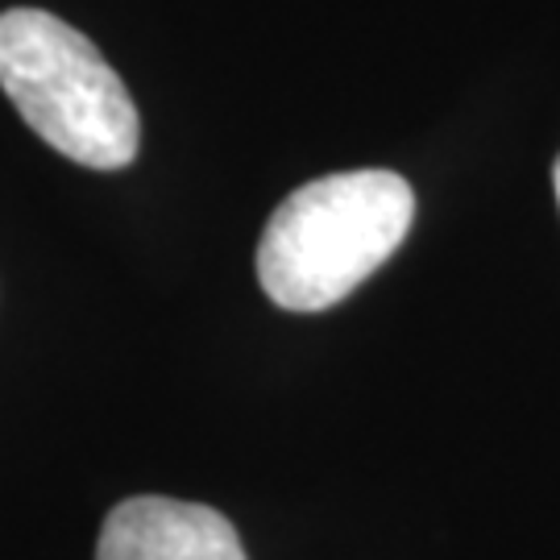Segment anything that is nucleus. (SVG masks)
<instances>
[{
    "mask_svg": "<svg viewBox=\"0 0 560 560\" xmlns=\"http://www.w3.org/2000/svg\"><path fill=\"white\" fill-rule=\"evenodd\" d=\"M411 221L416 191L395 171H340L303 183L261 233V291L287 312H324L399 249Z\"/></svg>",
    "mask_w": 560,
    "mask_h": 560,
    "instance_id": "f257e3e1",
    "label": "nucleus"
},
{
    "mask_svg": "<svg viewBox=\"0 0 560 560\" xmlns=\"http://www.w3.org/2000/svg\"><path fill=\"white\" fill-rule=\"evenodd\" d=\"M0 88L62 159L120 171L138 159L141 117L96 42L46 9L0 13Z\"/></svg>",
    "mask_w": 560,
    "mask_h": 560,
    "instance_id": "f03ea898",
    "label": "nucleus"
},
{
    "mask_svg": "<svg viewBox=\"0 0 560 560\" xmlns=\"http://www.w3.org/2000/svg\"><path fill=\"white\" fill-rule=\"evenodd\" d=\"M96 560H249L237 527L203 502L138 494L108 511Z\"/></svg>",
    "mask_w": 560,
    "mask_h": 560,
    "instance_id": "7ed1b4c3",
    "label": "nucleus"
},
{
    "mask_svg": "<svg viewBox=\"0 0 560 560\" xmlns=\"http://www.w3.org/2000/svg\"><path fill=\"white\" fill-rule=\"evenodd\" d=\"M557 196H560V162H557Z\"/></svg>",
    "mask_w": 560,
    "mask_h": 560,
    "instance_id": "20e7f679",
    "label": "nucleus"
}]
</instances>
